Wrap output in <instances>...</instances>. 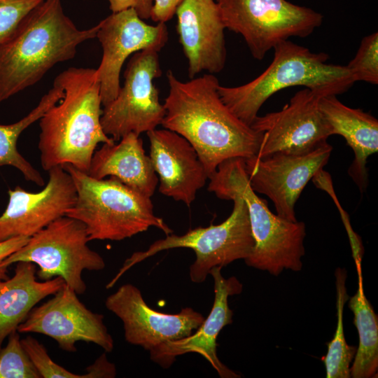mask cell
I'll use <instances>...</instances> for the list:
<instances>
[{"label":"cell","mask_w":378,"mask_h":378,"mask_svg":"<svg viewBox=\"0 0 378 378\" xmlns=\"http://www.w3.org/2000/svg\"><path fill=\"white\" fill-rule=\"evenodd\" d=\"M208 190L222 200L239 196L248 213L254 246L244 260L251 267L279 276L284 270H302L306 235L303 222L290 221L273 214L265 200L260 198L250 186L244 159L224 160L209 178Z\"/></svg>","instance_id":"5"},{"label":"cell","mask_w":378,"mask_h":378,"mask_svg":"<svg viewBox=\"0 0 378 378\" xmlns=\"http://www.w3.org/2000/svg\"><path fill=\"white\" fill-rule=\"evenodd\" d=\"M109 9L116 13L129 8L134 9L142 20L150 19L153 0H106Z\"/></svg>","instance_id":"30"},{"label":"cell","mask_w":378,"mask_h":378,"mask_svg":"<svg viewBox=\"0 0 378 378\" xmlns=\"http://www.w3.org/2000/svg\"><path fill=\"white\" fill-rule=\"evenodd\" d=\"M47 302L34 307L19 325L20 333L36 332L55 340L62 349L74 353L78 342L94 343L111 352L113 340L104 316L91 312L66 284Z\"/></svg>","instance_id":"14"},{"label":"cell","mask_w":378,"mask_h":378,"mask_svg":"<svg viewBox=\"0 0 378 378\" xmlns=\"http://www.w3.org/2000/svg\"><path fill=\"white\" fill-rule=\"evenodd\" d=\"M183 0H153L150 19L155 22H167L174 15L177 6Z\"/></svg>","instance_id":"31"},{"label":"cell","mask_w":378,"mask_h":378,"mask_svg":"<svg viewBox=\"0 0 378 378\" xmlns=\"http://www.w3.org/2000/svg\"><path fill=\"white\" fill-rule=\"evenodd\" d=\"M216 1L225 29L241 34L258 60L290 37L309 36L323 22L321 13L286 0Z\"/></svg>","instance_id":"9"},{"label":"cell","mask_w":378,"mask_h":378,"mask_svg":"<svg viewBox=\"0 0 378 378\" xmlns=\"http://www.w3.org/2000/svg\"><path fill=\"white\" fill-rule=\"evenodd\" d=\"M89 241L85 225L64 216L30 237L2 261L1 267L30 262L38 266L36 276L41 281L61 276L76 294H83L87 288L83 270L99 271L106 266L103 258L89 248Z\"/></svg>","instance_id":"8"},{"label":"cell","mask_w":378,"mask_h":378,"mask_svg":"<svg viewBox=\"0 0 378 378\" xmlns=\"http://www.w3.org/2000/svg\"><path fill=\"white\" fill-rule=\"evenodd\" d=\"M158 52L146 49L134 53L124 71L123 85L104 106L102 127L115 142L130 132L140 135L162 124L166 110L153 83L162 75Z\"/></svg>","instance_id":"10"},{"label":"cell","mask_w":378,"mask_h":378,"mask_svg":"<svg viewBox=\"0 0 378 378\" xmlns=\"http://www.w3.org/2000/svg\"><path fill=\"white\" fill-rule=\"evenodd\" d=\"M233 209L228 218L218 225L198 227L182 235L170 234L158 239L144 251H137L125 260L115 277L106 285L110 288L122 275L136 264L162 251L175 248H188L196 255L189 276L194 283L204 281L214 267H224L234 260L247 258L253 248L248 209L239 196H233Z\"/></svg>","instance_id":"7"},{"label":"cell","mask_w":378,"mask_h":378,"mask_svg":"<svg viewBox=\"0 0 378 378\" xmlns=\"http://www.w3.org/2000/svg\"><path fill=\"white\" fill-rule=\"evenodd\" d=\"M161 125L187 139L196 150L209 178L224 160L256 155L262 134L242 122L223 103L211 74L181 81L172 71Z\"/></svg>","instance_id":"1"},{"label":"cell","mask_w":378,"mask_h":378,"mask_svg":"<svg viewBox=\"0 0 378 378\" xmlns=\"http://www.w3.org/2000/svg\"><path fill=\"white\" fill-rule=\"evenodd\" d=\"M355 82L378 83V32L363 38L355 57L346 65Z\"/></svg>","instance_id":"27"},{"label":"cell","mask_w":378,"mask_h":378,"mask_svg":"<svg viewBox=\"0 0 378 378\" xmlns=\"http://www.w3.org/2000/svg\"><path fill=\"white\" fill-rule=\"evenodd\" d=\"M337 328L333 339L327 343L328 351L322 358L326 370L327 378H349L351 363L357 347L349 345L345 340L343 312L349 299L346 288V271L344 268L335 270Z\"/></svg>","instance_id":"25"},{"label":"cell","mask_w":378,"mask_h":378,"mask_svg":"<svg viewBox=\"0 0 378 378\" xmlns=\"http://www.w3.org/2000/svg\"><path fill=\"white\" fill-rule=\"evenodd\" d=\"M221 267L210 272L214 281V302L202 325L191 335L165 342L150 350V359L164 369L169 368L177 356L197 353L207 360L221 378H237L240 375L226 367L217 356V337L222 329L232 323L233 312L228 305L229 296L241 292L242 285L234 276L224 278Z\"/></svg>","instance_id":"18"},{"label":"cell","mask_w":378,"mask_h":378,"mask_svg":"<svg viewBox=\"0 0 378 378\" xmlns=\"http://www.w3.org/2000/svg\"><path fill=\"white\" fill-rule=\"evenodd\" d=\"M55 79L63 97L39 119L38 149L43 169L71 164L88 173L99 143L115 141L102 127L100 83L95 69L70 67Z\"/></svg>","instance_id":"2"},{"label":"cell","mask_w":378,"mask_h":378,"mask_svg":"<svg viewBox=\"0 0 378 378\" xmlns=\"http://www.w3.org/2000/svg\"><path fill=\"white\" fill-rule=\"evenodd\" d=\"M323 97L304 88L281 111L258 115L251 125L262 134L256 155L262 158L277 153L302 154L327 142L332 134L319 109Z\"/></svg>","instance_id":"12"},{"label":"cell","mask_w":378,"mask_h":378,"mask_svg":"<svg viewBox=\"0 0 378 378\" xmlns=\"http://www.w3.org/2000/svg\"><path fill=\"white\" fill-rule=\"evenodd\" d=\"M0 378H41L24 349L18 331L8 337L0 349Z\"/></svg>","instance_id":"26"},{"label":"cell","mask_w":378,"mask_h":378,"mask_svg":"<svg viewBox=\"0 0 378 378\" xmlns=\"http://www.w3.org/2000/svg\"><path fill=\"white\" fill-rule=\"evenodd\" d=\"M43 0H0V44L15 30L22 20Z\"/></svg>","instance_id":"29"},{"label":"cell","mask_w":378,"mask_h":378,"mask_svg":"<svg viewBox=\"0 0 378 378\" xmlns=\"http://www.w3.org/2000/svg\"><path fill=\"white\" fill-rule=\"evenodd\" d=\"M159 192L190 206L209 178L198 154L183 136L167 129L148 132Z\"/></svg>","instance_id":"19"},{"label":"cell","mask_w":378,"mask_h":378,"mask_svg":"<svg viewBox=\"0 0 378 378\" xmlns=\"http://www.w3.org/2000/svg\"><path fill=\"white\" fill-rule=\"evenodd\" d=\"M269 66L250 82L235 87L218 86L223 103L251 126L263 104L283 89L303 86L323 97L346 92L355 81L346 66L328 63L325 52H314L288 40L274 47Z\"/></svg>","instance_id":"4"},{"label":"cell","mask_w":378,"mask_h":378,"mask_svg":"<svg viewBox=\"0 0 378 378\" xmlns=\"http://www.w3.org/2000/svg\"><path fill=\"white\" fill-rule=\"evenodd\" d=\"M87 372L90 378H111L115 377L116 370L114 364L108 361L106 354H103L88 367Z\"/></svg>","instance_id":"33"},{"label":"cell","mask_w":378,"mask_h":378,"mask_svg":"<svg viewBox=\"0 0 378 378\" xmlns=\"http://www.w3.org/2000/svg\"><path fill=\"white\" fill-rule=\"evenodd\" d=\"M332 147L327 142L302 154L277 153L244 159L249 183L256 193L267 195L276 214L297 221L295 205L309 181L328 163Z\"/></svg>","instance_id":"11"},{"label":"cell","mask_w":378,"mask_h":378,"mask_svg":"<svg viewBox=\"0 0 378 378\" xmlns=\"http://www.w3.org/2000/svg\"><path fill=\"white\" fill-rule=\"evenodd\" d=\"M105 306L122 321L125 340L148 351L191 335L204 320L191 307L175 314L155 311L146 304L140 290L130 284L108 296Z\"/></svg>","instance_id":"15"},{"label":"cell","mask_w":378,"mask_h":378,"mask_svg":"<svg viewBox=\"0 0 378 378\" xmlns=\"http://www.w3.org/2000/svg\"><path fill=\"white\" fill-rule=\"evenodd\" d=\"M147 24L129 8L116 13L100 21L96 37L102 48V57L96 69L100 83L102 104L112 102L120 88V76L125 60L134 53L153 49L158 52L168 41L165 22Z\"/></svg>","instance_id":"13"},{"label":"cell","mask_w":378,"mask_h":378,"mask_svg":"<svg viewBox=\"0 0 378 378\" xmlns=\"http://www.w3.org/2000/svg\"><path fill=\"white\" fill-rule=\"evenodd\" d=\"M21 342L41 378H90L88 372L74 374L54 362L43 344L36 339L27 336Z\"/></svg>","instance_id":"28"},{"label":"cell","mask_w":378,"mask_h":378,"mask_svg":"<svg viewBox=\"0 0 378 378\" xmlns=\"http://www.w3.org/2000/svg\"><path fill=\"white\" fill-rule=\"evenodd\" d=\"M48 172V181L38 192H28L20 186L8 190V204L0 216V242L31 237L64 216L74 204L76 190L70 174L62 166Z\"/></svg>","instance_id":"16"},{"label":"cell","mask_w":378,"mask_h":378,"mask_svg":"<svg viewBox=\"0 0 378 378\" xmlns=\"http://www.w3.org/2000/svg\"><path fill=\"white\" fill-rule=\"evenodd\" d=\"M63 96V88L55 79L52 87L26 116L15 123L0 125V167H13L22 174L27 181L33 182L38 186L44 185V179L39 172L18 151L17 142L22 132L38 120L45 112L57 104Z\"/></svg>","instance_id":"24"},{"label":"cell","mask_w":378,"mask_h":378,"mask_svg":"<svg viewBox=\"0 0 378 378\" xmlns=\"http://www.w3.org/2000/svg\"><path fill=\"white\" fill-rule=\"evenodd\" d=\"M176 31L190 78L220 72L226 62L225 27L215 0H183L177 6Z\"/></svg>","instance_id":"17"},{"label":"cell","mask_w":378,"mask_h":378,"mask_svg":"<svg viewBox=\"0 0 378 378\" xmlns=\"http://www.w3.org/2000/svg\"><path fill=\"white\" fill-rule=\"evenodd\" d=\"M319 109L331 134L343 136L354 153L348 174L360 191L368 186L367 160L378 151V120L369 113L342 104L335 95L320 99Z\"/></svg>","instance_id":"21"},{"label":"cell","mask_w":378,"mask_h":378,"mask_svg":"<svg viewBox=\"0 0 378 378\" xmlns=\"http://www.w3.org/2000/svg\"><path fill=\"white\" fill-rule=\"evenodd\" d=\"M94 151L88 174L102 179L114 176L142 195L151 197L158 183L150 156L139 135L130 132Z\"/></svg>","instance_id":"20"},{"label":"cell","mask_w":378,"mask_h":378,"mask_svg":"<svg viewBox=\"0 0 378 378\" xmlns=\"http://www.w3.org/2000/svg\"><path fill=\"white\" fill-rule=\"evenodd\" d=\"M97 29H78L61 0H43L0 44V104L38 83L57 63L72 59Z\"/></svg>","instance_id":"3"},{"label":"cell","mask_w":378,"mask_h":378,"mask_svg":"<svg viewBox=\"0 0 378 378\" xmlns=\"http://www.w3.org/2000/svg\"><path fill=\"white\" fill-rule=\"evenodd\" d=\"M62 167L76 190L75 203L65 216L85 225L90 241H120L150 227L166 235L173 233L163 219L155 215L150 197L114 176L97 179L71 164Z\"/></svg>","instance_id":"6"},{"label":"cell","mask_w":378,"mask_h":378,"mask_svg":"<svg viewBox=\"0 0 378 378\" xmlns=\"http://www.w3.org/2000/svg\"><path fill=\"white\" fill-rule=\"evenodd\" d=\"M29 237H14L4 241L0 242V279H7L9 276L7 274V269L1 267L2 261L8 256L18 251L29 240Z\"/></svg>","instance_id":"32"},{"label":"cell","mask_w":378,"mask_h":378,"mask_svg":"<svg viewBox=\"0 0 378 378\" xmlns=\"http://www.w3.org/2000/svg\"><path fill=\"white\" fill-rule=\"evenodd\" d=\"M356 267L358 288L350 298L348 306L354 316L359 344L350 367V374L353 378H370L377 375L378 370V318L364 293L359 262H356Z\"/></svg>","instance_id":"23"},{"label":"cell","mask_w":378,"mask_h":378,"mask_svg":"<svg viewBox=\"0 0 378 378\" xmlns=\"http://www.w3.org/2000/svg\"><path fill=\"white\" fill-rule=\"evenodd\" d=\"M16 264L12 277L0 279V349L36 304L65 284L61 276L38 281L35 264L23 261Z\"/></svg>","instance_id":"22"}]
</instances>
